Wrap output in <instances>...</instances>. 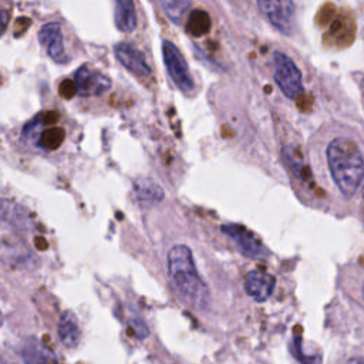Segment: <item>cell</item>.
I'll return each instance as SVG.
<instances>
[{
	"mask_svg": "<svg viewBox=\"0 0 364 364\" xmlns=\"http://www.w3.org/2000/svg\"><path fill=\"white\" fill-rule=\"evenodd\" d=\"M166 264L169 282L181 300L195 310H206L210 293L196 270L192 250L186 245L172 246L166 256Z\"/></svg>",
	"mask_w": 364,
	"mask_h": 364,
	"instance_id": "1",
	"label": "cell"
},
{
	"mask_svg": "<svg viewBox=\"0 0 364 364\" xmlns=\"http://www.w3.org/2000/svg\"><path fill=\"white\" fill-rule=\"evenodd\" d=\"M327 166L344 198H351L364 178V159L357 144L346 136L334 138L326 149Z\"/></svg>",
	"mask_w": 364,
	"mask_h": 364,
	"instance_id": "2",
	"label": "cell"
},
{
	"mask_svg": "<svg viewBox=\"0 0 364 364\" xmlns=\"http://www.w3.org/2000/svg\"><path fill=\"white\" fill-rule=\"evenodd\" d=\"M57 112H41L30 124H27L24 132L33 135L36 144L44 149H55L64 139V129L57 127Z\"/></svg>",
	"mask_w": 364,
	"mask_h": 364,
	"instance_id": "3",
	"label": "cell"
},
{
	"mask_svg": "<svg viewBox=\"0 0 364 364\" xmlns=\"http://www.w3.org/2000/svg\"><path fill=\"white\" fill-rule=\"evenodd\" d=\"M273 77L287 98H297L303 92L301 73L284 53H274L273 55Z\"/></svg>",
	"mask_w": 364,
	"mask_h": 364,
	"instance_id": "4",
	"label": "cell"
},
{
	"mask_svg": "<svg viewBox=\"0 0 364 364\" xmlns=\"http://www.w3.org/2000/svg\"><path fill=\"white\" fill-rule=\"evenodd\" d=\"M162 55H164V63L166 67V71L175 85L183 91L189 92L193 90V80L189 74L188 64L179 51V48L169 40H165L162 43Z\"/></svg>",
	"mask_w": 364,
	"mask_h": 364,
	"instance_id": "5",
	"label": "cell"
},
{
	"mask_svg": "<svg viewBox=\"0 0 364 364\" xmlns=\"http://www.w3.org/2000/svg\"><path fill=\"white\" fill-rule=\"evenodd\" d=\"M262 14L282 33L290 34L294 26L296 6L293 0H256Z\"/></svg>",
	"mask_w": 364,
	"mask_h": 364,
	"instance_id": "6",
	"label": "cell"
},
{
	"mask_svg": "<svg viewBox=\"0 0 364 364\" xmlns=\"http://www.w3.org/2000/svg\"><path fill=\"white\" fill-rule=\"evenodd\" d=\"M222 233H225L229 239L235 242L237 249L247 257L262 259L267 255L266 247L262 240L247 228L239 223H226L220 226Z\"/></svg>",
	"mask_w": 364,
	"mask_h": 364,
	"instance_id": "7",
	"label": "cell"
},
{
	"mask_svg": "<svg viewBox=\"0 0 364 364\" xmlns=\"http://www.w3.org/2000/svg\"><path fill=\"white\" fill-rule=\"evenodd\" d=\"M73 81L75 84L77 94H80L81 97L101 95L111 88V80L107 75L88 67L78 68L74 73Z\"/></svg>",
	"mask_w": 364,
	"mask_h": 364,
	"instance_id": "8",
	"label": "cell"
},
{
	"mask_svg": "<svg viewBox=\"0 0 364 364\" xmlns=\"http://www.w3.org/2000/svg\"><path fill=\"white\" fill-rule=\"evenodd\" d=\"M243 286L249 297H252L257 303H263L272 296L276 287V279L273 274L256 269L246 273Z\"/></svg>",
	"mask_w": 364,
	"mask_h": 364,
	"instance_id": "9",
	"label": "cell"
},
{
	"mask_svg": "<svg viewBox=\"0 0 364 364\" xmlns=\"http://www.w3.org/2000/svg\"><path fill=\"white\" fill-rule=\"evenodd\" d=\"M38 41L41 46L46 47L47 54L55 63H67V55L64 50V40L61 26L57 21H51L44 24L38 31Z\"/></svg>",
	"mask_w": 364,
	"mask_h": 364,
	"instance_id": "10",
	"label": "cell"
},
{
	"mask_svg": "<svg viewBox=\"0 0 364 364\" xmlns=\"http://www.w3.org/2000/svg\"><path fill=\"white\" fill-rule=\"evenodd\" d=\"M114 53L117 60L132 74L138 77H148L151 74V67L148 65L145 55L128 43H119L115 46Z\"/></svg>",
	"mask_w": 364,
	"mask_h": 364,
	"instance_id": "11",
	"label": "cell"
},
{
	"mask_svg": "<svg viewBox=\"0 0 364 364\" xmlns=\"http://www.w3.org/2000/svg\"><path fill=\"white\" fill-rule=\"evenodd\" d=\"M282 159L284 165L289 168V171L293 173V176H296L300 182H311L310 168L299 146L291 144L284 145L282 148Z\"/></svg>",
	"mask_w": 364,
	"mask_h": 364,
	"instance_id": "12",
	"label": "cell"
},
{
	"mask_svg": "<svg viewBox=\"0 0 364 364\" xmlns=\"http://www.w3.org/2000/svg\"><path fill=\"white\" fill-rule=\"evenodd\" d=\"M26 364H57L55 354L37 338H27L20 350Z\"/></svg>",
	"mask_w": 364,
	"mask_h": 364,
	"instance_id": "13",
	"label": "cell"
},
{
	"mask_svg": "<svg viewBox=\"0 0 364 364\" xmlns=\"http://www.w3.org/2000/svg\"><path fill=\"white\" fill-rule=\"evenodd\" d=\"M135 200L142 206H151L162 202L165 192L162 186L149 178H141L134 183Z\"/></svg>",
	"mask_w": 364,
	"mask_h": 364,
	"instance_id": "14",
	"label": "cell"
},
{
	"mask_svg": "<svg viewBox=\"0 0 364 364\" xmlns=\"http://www.w3.org/2000/svg\"><path fill=\"white\" fill-rule=\"evenodd\" d=\"M57 331H58L60 341L65 347L74 348L78 346L80 338H81V331H80L78 320L73 311L67 310L60 316L58 324H57Z\"/></svg>",
	"mask_w": 364,
	"mask_h": 364,
	"instance_id": "15",
	"label": "cell"
},
{
	"mask_svg": "<svg viewBox=\"0 0 364 364\" xmlns=\"http://www.w3.org/2000/svg\"><path fill=\"white\" fill-rule=\"evenodd\" d=\"M115 26L122 33H131L136 27V11L134 0H115Z\"/></svg>",
	"mask_w": 364,
	"mask_h": 364,
	"instance_id": "16",
	"label": "cell"
},
{
	"mask_svg": "<svg viewBox=\"0 0 364 364\" xmlns=\"http://www.w3.org/2000/svg\"><path fill=\"white\" fill-rule=\"evenodd\" d=\"M0 219L13 223L20 229L31 228V219L28 213L26 212V209H23L14 202L0 200Z\"/></svg>",
	"mask_w": 364,
	"mask_h": 364,
	"instance_id": "17",
	"label": "cell"
},
{
	"mask_svg": "<svg viewBox=\"0 0 364 364\" xmlns=\"http://www.w3.org/2000/svg\"><path fill=\"white\" fill-rule=\"evenodd\" d=\"M210 30V17L205 10H193L188 16L186 31L195 37L205 36Z\"/></svg>",
	"mask_w": 364,
	"mask_h": 364,
	"instance_id": "18",
	"label": "cell"
},
{
	"mask_svg": "<svg viewBox=\"0 0 364 364\" xmlns=\"http://www.w3.org/2000/svg\"><path fill=\"white\" fill-rule=\"evenodd\" d=\"M159 4L165 14L176 24H179L188 11L191 1L189 0H159Z\"/></svg>",
	"mask_w": 364,
	"mask_h": 364,
	"instance_id": "19",
	"label": "cell"
},
{
	"mask_svg": "<svg viewBox=\"0 0 364 364\" xmlns=\"http://www.w3.org/2000/svg\"><path fill=\"white\" fill-rule=\"evenodd\" d=\"M301 347H303L301 338H300L299 336H296V337L293 338L291 346H290V351H291V354L296 357L297 361H300L301 364H321L320 355H306Z\"/></svg>",
	"mask_w": 364,
	"mask_h": 364,
	"instance_id": "20",
	"label": "cell"
},
{
	"mask_svg": "<svg viewBox=\"0 0 364 364\" xmlns=\"http://www.w3.org/2000/svg\"><path fill=\"white\" fill-rule=\"evenodd\" d=\"M11 17V4L10 0H0V36L9 27Z\"/></svg>",
	"mask_w": 364,
	"mask_h": 364,
	"instance_id": "21",
	"label": "cell"
},
{
	"mask_svg": "<svg viewBox=\"0 0 364 364\" xmlns=\"http://www.w3.org/2000/svg\"><path fill=\"white\" fill-rule=\"evenodd\" d=\"M129 327H131L132 333L135 334V337H138V338H146L149 334L148 326L141 318H132L129 321Z\"/></svg>",
	"mask_w": 364,
	"mask_h": 364,
	"instance_id": "22",
	"label": "cell"
},
{
	"mask_svg": "<svg viewBox=\"0 0 364 364\" xmlns=\"http://www.w3.org/2000/svg\"><path fill=\"white\" fill-rule=\"evenodd\" d=\"M75 84L73 80H65L60 84V94L64 97V98H71L74 94H75Z\"/></svg>",
	"mask_w": 364,
	"mask_h": 364,
	"instance_id": "23",
	"label": "cell"
},
{
	"mask_svg": "<svg viewBox=\"0 0 364 364\" xmlns=\"http://www.w3.org/2000/svg\"><path fill=\"white\" fill-rule=\"evenodd\" d=\"M346 364H364V360L357 358V357H353V358H350Z\"/></svg>",
	"mask_w": 364,
	"mask_h": 364,
	"instance_id": "24",
	"label": "cell"
},
{
	"mask_svg": "<svg viewBox=\"0 0 364 364\" xmlns=\"http://www.w3.org/2000/svg\"><path fill=\"white\" fill-rule=\"evenodd\" d=\"M0 364H10V363H9V361H6V360L0 355Z\"/></svg>",
	"mask_w": 364,
	"mask_h": 364,
	"instance_id": "25",
	"label": "cell"
},
{
	"mask_svg": "<svg viewBox=\"0 0 364 364\" xmlns=\"http://www.w3.org/2000/svg\"><path fill=\"white\" fill-rule=\"evenodd\" d=\"M3 324V316H1V311H0V326Z\"/></svg>",
	"mask_w": 364,
	"mask_h": 364,
	"instance_id": "26",
	"label": "cell"
},
{
	"mask_svg": "<svg viewBox=\"0 0 364 364\" xmlns=\"http://www.w3.org/2000/svg\"><path fill=\"white\" fill-rule=\"evenodd\" d=\"M363 297H364V284H363Z\"/></svg>",
	"mask_w": 364,
	"mask_h": 364,
	"instance_id": "27",
	"label": "cell"
}]
</instances>
